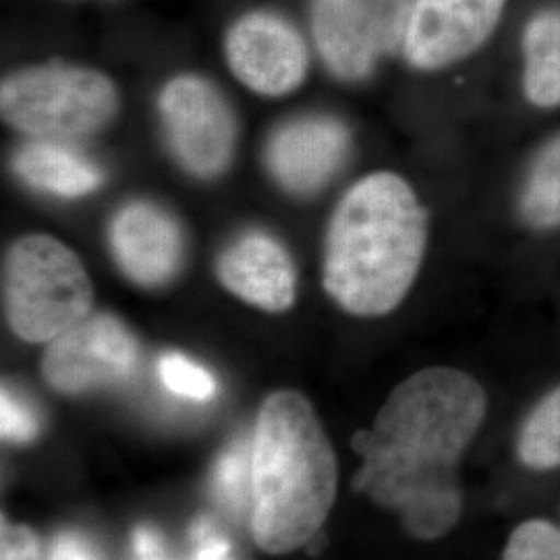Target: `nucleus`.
I'll list each match as a JSON object with an SVG mask.
<instances>
[{"mask_svg":"<svg viewBox=\"0 0 560 560\" xmlns=\"http://www.w3.org/2000/svg\"><path fill=\"white\" fill-rule=\"evenodd\" d=\"M488 413V395L455 368L416 372L353 439L355 488L399 517L418 540H441L460 520L459 465Z\"/></svg>","mask_w":560,"mask_h":560,"instance_id":"nucleus-1","label":"nucleus"},{"mask_svg":"<svg viewBox=\"0 0 560 560\" xmlns=\"http://www.w3.org/2000/svg\"><path fill=\"white\" fill-rule=\"evenodd\" d=\"M425 245L428 219L413 187L390 171L370 173L330 217L322 284L353 316H386L411 291Z\"/></svg>","mask_w":560,"mask_h":560,"instance_id":"nucleus-2","label":"nucleus"},{"mask_svg":"<svg viewBox=\"0 0 560 560\" xmlns=\"http://www.w3.org/2000/svg\"><path fill=\"white\" fill-rule=\"evenodd\" d=\"M337 494V459L312 405L295 390L264 400L252 442V529L266 552L312 540Z\"/></svg>","mask_w":560,"mask_h":560,"instance_id":"nucleus-3","label":"nucleus"},{"mask_svg":"<svg viewBox=\"0 0 560 560\" xmlns=\"http://www.w3.org/2000/svg\"><path fill=\"white\" fill-rule=\"evenodd\" d=\"M2 303L11 330L50 342L92 314L94 289L80 256L50 235H25L2 264Z\"/></svg>","mask_w":560,"mask_h":560,"instance_id":"nucleus-4","label":"nucleus"},{"mask_svg":"<svg viewBox=\"0 0 560 560\" xmlns=\"http://www.w3.org/2000/svg\"><path fill=\"white\" fill-rule=\"evenodd\" d=\"M119 104L106 73L60 60L21 67L0 83L2 119L32 140L90 138L117 117Z\"/></svg>","mask_w":560,"mask_h":560,"instance_id":"nucleus-5","label":"nucleus"},{"mask_svg":"<svg viewBox=\"0 0 560 560\" xmlns=\"http://www.w3.org/2000/svg\"><path fill=\"white\" fill-rule=\"evenodd\" d=\"M162 129L180 166L196 179H217L237 148V119L221 90L206 78L183 73L159 96Z\"/></svg>","mask_w":560,"mask_h":560,"instance_id":"nucleus-6","label":"nucleus"},{"mask_svg":"<svg viewBox=\"0 0 560 560\" xmlns=\"http://www.w3.org/2000/svg\"><path fill=\"white\" fill-rule=\"evenodd\" d=\"M411 0H310V27L328 71L342 81L372 75L378 60L402 50Z\"/></svg>","mask_w":560,"mask_h":560,"instance_id":"nucleus-7","label":"nucleus"},{"mask_svg":"<svg viewBox=\"0 0 560 560\" xmlns=\"http://www.w3.org/2000/svg\"><path fill=\"white\" fill-rule=\"evenodd\" d=\"M138 361V340L122 322L90 314L48 342L42 374L62 395H83L129 381Z\"/></svg>","mask_w":560,"mask_h":560,"instance_id":"nucleus-8","label":"nucleus"},{"mask_svg":"<svg viewBox=\"0 0 560 560\" xmlns=\"http://www.w3.org/2000/svg\"><path fill=\"white\" fill-rule=\"evenodd\" d=\"M224 59L252 92L279 98L295 92L310 69V50L300 30L275 11H249L224 34Z\"/></svg>","mask_w":560,"mask_h":560,"instance_id":"nucleus-9","label":"nucleus"},{"mask_svg":"<svg viewBox=\"0 0 560 560\" xmlns=\"http://www.w3.org/2000/svg\"><path fill=\"white\" fill-rule=\"evenodd\" d=\"M506 0H411L402 57L420 71H439L478 52L494 34Z\"/></svg>","mask_w":560,"mask_h":560,"instance_id":"nucleus-10","label":"nucleus"},{"mask_svg":"<svg viewBox=\"0 0 560 560\" xmlns=\"http://www.w3.org/2000/svg\"><path fill=\"white\" fill-rule=\"evenodd\" d=\"M108 249L120 272L145 289H159L179 275L185 237L179 221L159 203H122L108 224Z\"/></svg>","mask_w":560,"mask_h":560,"instance_id":"nucleus-11","label":"nucleus"},{"mask_svg":"<svg viewBox=\"0 0 560 560\" xmlns=\"http://www.w3.org/2000/svg\"><path fill=\"white\" fill-rule=\"evenodd\" d=\"M351 136L330 115H301L279 125L266 143V166L280 187L295 196L320 191L347 161Z\"/></svg>","mask_w":560,"mask_h":560,"instance_id":"nucleus-12","label":"nucleus"},{"mask_svg":"<svg viewBox=\"0 0 560 560\" xmlns=\"http://www.w3.org/2000/svg\"><path fill=\"white\" fill-rule=\"evenodd\" d=\"M222 287L241 301L279 314L293 305L298 270L279 240L247 231L231 241L217 261Z\"/></svg>","mask_w":560,"mask_h":560,"instance_id":"nucleus-13","label":"nucleus"},{"mask_svg":"<svg viewBox=\"0 0 560 560\" xmlns=\"http://www.w3.org/2000/svg\"><path fill=\"white\" fill-rule=\"evenodd\" d=\"M23 183L59 198H83L102 185V171L67 141L32 140L13 156Z\"/></svg>","mask_w":560,"mask_h":560,"instance_id":"nucleus-14","label":"nucleus"},{"mask_svg":"<svg viewBox=\"0 0 560 560\" xmlns=\"http://www.w3.org/2000/svg\"><path fill=\"white\" fill-rule=\"evenodd\" d=\"M523 92L538 108L560 106V11L544 9L523 30Z\"/></svg>","mask_w":560,"mask_h":560,"instance_id":"nucleus-15","label":"nucleus"},{"mask_svg":"<svg viewBox=\"0 0 560 560\" xmlns=\"http://www.w3.org/2000/svg\"><path fill=\"white\" fill-rule=\"evenodd\" d=\"M520 214L534 231L560 229V133L529 162L521 185Z\"/></svg>","mask_w":560,"mask_h":560,"instance_id":"nucleus-16","label":"nucleus"},{"mask_svg":"<svg viewBox=\"0 0 560 560\" xmlns=\"http://www.w3.org/2000/svg\"><path fill=\"white\" fill-rule=\"evenodd\" d=\"M515 453L529 471L560 469V384L525 416L517 432Z\"/></svg>","mask_w":560,"mask_h":560,"instance_id":"nucleus-17","label":"nucleus"},{"mask_svg":"<svg viewBox=\"0 0 560 560\" xmlns=\"http://www.w3.org/2000/svg\"><path fill=\"white\" fill-rule=\"evenodd\" d=\"M212 490L226 511L241 515L252 501V444L233 442L214 467Z\"/></svg>","mask_w":560,"mask_h":560,"instance_id":"nucleus-18","label":"nucleus"},{"mask_svg":"<svg viewBox=\"0 0 560 560\" xmlns=\"http://www.w3.org/2000/svg\"><path fill=\"white\" fill-rule=\"evenodd\" d=\"M159 376L161 382L180 399L210 400L217 395V381L214 376L180 353H164L159 360Z\"/></svg>","mask_w":560,"mask_h":560,"instance_id":"nucleus-19","label":"nucleus"},{"mask_svg":"<svg viewBox=\"0 0 560 560\" xmlns=\"http://www.w3.org/2000/svg\"><path fill=\"white\" fill-rule=\"evenodd\" d=\"M502 560H560V527L552 521L520 523L502 550Z\"/></svg>","mask_w":560,"mask_h":560,"instance_id":"nucleus-20","label":"nucleus"},{"mask_svg":"<svg viewBox=\"0 0 560 560\" xmlns=\"http://www.w3.org/2000/svg\"><path fill=\"white\" fill-rule=\"evenodd\" d=\"M0 420H2V436L7 441H32L40 430V421L34 413V409L7 386L2 388V395H0Z\"/></svg>","mask_w":560,"mask_h":560,"instance_id":"nucleus-21","label":"nucleus"},{"mask_svg":"<svg viewBox=\"0 0 560 560\" xmlns=\"http://www.w3.org/2000/svg\"><path fill=\"white\" fill-rule=\"evenodd\" d=\"M0 560H40V544L25 525H9L2 521Z\"/></svg>","mask_w":560,"mask_h":560,"instance_id":"nucleus-22","label":"nucleus"},{"mask_svg":"<svg viewBox=\"0 0 560 560\" xmlns=\"http://www.w3.org/2000/svg\"><path fill=\"white\" fill-rule=\"evenodd\" d=\"M191 536L196 541L194 560H235L231 541L222 538L210 521H198L191 529Z\"/></svg>","mask_w":560,"mask_h":560,"instance_id":"nucleus-23","label":"nucleus"},{"mask_svg":"<svg viewBox=\"0 0 560 560\" xmlns=\"http://www.w3.org/2000/svg\"><path fill=\"white\" fill-rule=\"evenodd\" d=\"M50 560H98L92 548L75 534H60L55 538Z\"/></svg>","mask_w":560,"mask_h":560,"instance_id":"nucleus-24","label":"nucleus"},{"mask_svg":"<svg viewBox=\"0 0 560 560\" xmlns=\"http://www.w3.org/2000/svg\"><path fill=\"white\" fill-rule=\"evenodd\" d=\"M133 548L143 559H152L161 550V536L150 527H140L133 536Z\"/></svg>","mask_w":560,"mask_h":560,"instance_id":"nucleus-25","label":"nucleus"},{"mask_svg":"<svg viewBox=\"0 0 560 560\" xmlns=\"http://www.w3.org/2000/svg\"><path fill=\"white\" fill-rule=\"evenodd\" d=\"M145 560H159V559H145Z\"/></svg>","mask_w":560,"mask_h":560,"instance_id":"nucleus-26","label":"nucleus"}]
</instances>
